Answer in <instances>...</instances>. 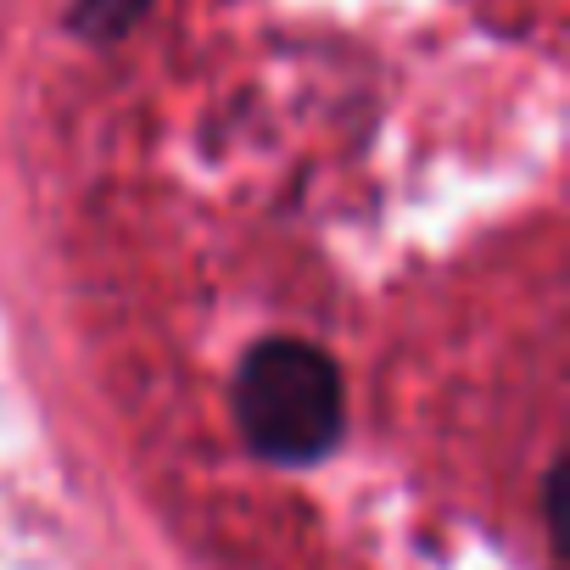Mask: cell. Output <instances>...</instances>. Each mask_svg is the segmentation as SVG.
<instances>
[{
	"label": "cell",
	"instance_id": "6da1fadb",
	"mask_svg": "<svg viewBox=\"0 0 570 570\" xmlns=\"http://www.w3.org/2000/svg\"><path fill=\"white\" fill-rule=\"evenodd\" d=\"M235 420L268 464H314L342 442V375L308 342H257L235 375Z\"/></svg>",
	"mask_w": 570,
	"mask_h": 570
},
{
	"label": "cell",
	"instance_id": "7a4b0ae2",
	"mask_svg": "<svg viewBox=\"0 0 570 570\" xmlns=\"http://www.w3.org/2000/svg\"><path fill=\"white\" fill-rule=\"evenodd\" d=\"M146 7V0H79V29L96 40H112L118 29H129V18Z\"/></svg>",
	"mask_w": 570,
	"mask_h": 570
}]
</instances>
